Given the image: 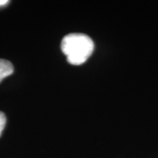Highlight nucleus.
<instances>
[{
	"label": "nucleus",
	"instance_id": "obj_1",
	"mask_svg": "<svg viewBox=\"0 0 158 158\" xmlns=\"http://www.w3.org/2000/svg\"><path fill=\"white\" fill-rule=\"evenodd\" d=\"M61 48L66 55L70 64L81 65L93 53L94 45L88 35L81 33H72L63 37Z\"/></svg>",
	"mask_w": 158,
	"mask_h": 158
},
{
	"label": "nucleus",
	"instance_id": "obj_4",
	"mask_svg": "<svg viewBox=\"0 0 158 158\" xmlns=\"http://www.w3.org/2000/svg\"><path fill=\"white\" fill-rule=\"evenodd\" d=\"M10 2V1L8 0H0V7H4L6 5H7Z\"/></svg>",
	"mask_w": 158,
	"mask_h": 158
},
{
	"label": "nucleus",
	"instance_id": "obj_3",
	"mask_svg": "<svg viewBox=\"0 0 158 158\" xmlns=\"http://www.w3.org/2000/svg\"><path fill=\"white\" fill-rule=\"evenodd\" d=\"M6 124V116L3 112L0 111V136L2 135Z\"/></svg>",
	"mask_w": 158,
	"mask_h": 158
},
{
	"label": "nucleus",
	"instance_id": "obj_2",
	"mask_svg": "<svg viewBox=\"0 0 158 158\" xmlns=\"http://www.w3.org/2000/svg\"><path fill=\"white\" fill-rule=\"evenodd\" d=\"M13 71L14 68L10 62L0 59V83L2 81L4 78L13 74Z\"/></svg>",
	"mask_w": 158,
	"mask_h": 158
}]
</instances>
